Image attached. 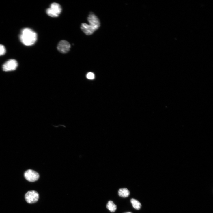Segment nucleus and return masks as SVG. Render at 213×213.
Returning a JSON list of instances; mask_svg holds the SVG:
<instances>
[{
  "instance_id": "nucleus-1",
  "label": "nucleus",
  "mask_w": 213,
  "mask_h": 213,
  "mask_svg": "<svg viewBox=\"0 0 213 213\" xmlns=\"http://www.w3.org/2000/svg\"><path fill=\"white\" fill-rule=\"evenodd\" d=\"M21 42L26 46H31L34 44L38 38L36 32L29 28L22 29L19 36Z\"/></svg>"
},
{
  "instance_id": "nucleus-2",
  "label": "nucleus",
  "mask_w": 213,
  "mask_h": 213,
  "mask_svg": "<svg viewBox=\"0 0 213 213\" xmlns=\"http://www.w3.org/2000/svg\"><path fill=\"white\" fill-rule=\"evenodd\" d=\"M62 9L61 5L56 3H52L49 8L46 10L47 15L52 17H57L60 15Z\"/></svg>"
},
{
  "instance_id": "nucleus-3",
  "label": "nucleus",
  "mask_w": 213,
  "mask_h": 213,
  "mask_svg": "<svg viewBox=\"0 0 213 213\" xmlns=\"http://www.w3.org/2000/svg\"><path fill=\"white\" fill-rule=\"evenodd\" d=\"M90 28L94 32L100 27V20L98 17L93 13H91L87 18Z\"/></svg>"
},
{
  "instance_id": "nucleus-4",
  "label": "nucleus",
  "mask_w": 213,
  "mask_h": 213,
  "mask_svg": "<svg viewBox=\"0 0 213 213\" xmlns=\"http://www.w3.org/2000/svg\"><path fill=\"white\" fill-rule=\"evenodd\" d=\"M39 199L38 193L35 191L28 192L25 195V199L27 202L29 204H33L38 202Z\"/></svg>"
},
{
  "instance_id": "nucleus-5",
  "label": "nucleus",
  "mask_w": 213,
  "mask_h": 213,
  "mask_svg": "<svg viewBox=\"0 0 213 213\" xmlns=\"http://www.w3.org/2000/svg\"><path fill=\"white\" fill-rule=\"evenodd\" d=\"M18 66V63L15 59H11L5 62L3 65V68L5 72L15 70Z\"/></svg>"
},
{
  "instance_id": "nucleus-6",
  "label": "nucleus",
  "mask_w": 213,
  "mask_h": 213,
  "mask_svg": "<svg viewBox=\"0 0 213 213\" xmlns=\"http://www.w3.org/2000/svg\"><path fill=\"white\" fill-rule=\"evenodd\" d=\"M24 176L25 179L30 182H34L37 181L39 178V173L33 170H29L25 173Z\"/></svg>"
},
{
  "instance_id": "nucleus-7",
  "label": "nucleus",
  "mask_w": 213,
  "mask_h": 213,
  "mask_svg": "<svg viewBox=\"0 0 213 213\" xmlns=\"http://www.w3.org/2000/svg\"><path fill=\"white\" fill-rule=\"evenodd\" d=\"M70 48V44L65 40H62L60 41L57 46V49L59 51L63 54L68 52Z\"/></svg>"
},
{
  "instance_id": "nucleus-8",
  "label": "nucleus",
  "mask_w": 213,
  "mask_h": 213,
  "mask_svg": "<svg viewBox=\"0 0 213 213\" xmlns=\"http://www.w3.org/2000/svg\"><path fill=\"white\" fill-rule=\"evenodd\" d=\"M81 27L82 31L87 35H91L94 32L87 23H82Z\"/></svg>"
},
{
  "instance_id": "nucleus-9",
  "label": "nucleus",
  "mask_w": 213,
  "mask_h": 213,
  "mask_svg": "<svg viewBox=\"0 0 213 213\" xmlns=\"http://www.w3.org/2000/svg\"><path fill=\"white\" fill-rule=\"evenodd\" d=\"M118 194L121 197L125 198L129 195L130 193L127 188H124L119 189L118 192Z\"/></svg>"
},
{
  "instance_id": "nucleus-10",
  "label": "nucleus",
  "mask_w": 213,
  "mask_h": 213,
  "mask_svg": "<svg viewBox=\"0 0 213 213\" xmlns=\"http://www.w3.org/2000/svg\"><path fill=\"white\" fill-rule=\"evenodd\" d=\"M106 208L112 212H114L117 209V206L112 201H110L106 205Z\"/></svg>"
},
{
  "instance_id": "nucleus-11",
  "label": "nucleus",
  "mask_w": 213,
  "mask_h": 213,
  "mask_svg": "<svg viewBox=\"0 0 213 213\" xmlns=\"http://www.w3.org/2000/svg\"><path fill=\"white\" fill-rule=\"evenodd\" d=\"M131 202L133 207L135 209L139 210L141 208V205L138 201L132 198L131 200Z\"/></svg>"
},
{
  "instance_id": "nucleus-12",
  "label": "nucleus",
  "mask_w": 213,
  "mask_h": 213,
  "mask_svg": "<svg viewBox=\"0 0 213 213\" xmlns=\"http://www.w3.org/2000/svg\"><path fill=\"white\" fill-rule=\"evenodd\" d=\"M6 52V49L5 46L0 44V56L5 55Z\"/></svg>"
},
{
  "instance_id": "nucleus-13",
  "label": "nucleus",
  "mask_w": 213,
  "mask_h": 213,
  "mask_svg": "<svg viewBox=\"0 0 213 213\" xmlns=\"http://www.w3.org/2000/svg\"><path fill=\"white\" fill-rule=\"evenodd\" d=\"M87 77L89 79H93L94 78V75L92 73L89 72L87 74Z\"/></svg>"
},
{
  "instance_id": "nucleus-14",
  "label": "nucleus",
  "mask_w": 213,
  "mask_h": 213,
  "mask_svg": "<svg viewBox=\"0 0 213 213\" xmlns=\"http://www.w3.org/2000/svg\"><path fill=\"white\" fill-rule=\"evenodd\" d=\"M124 213H132L131 212H125Z\"/></svg>"
}]
</instances>
